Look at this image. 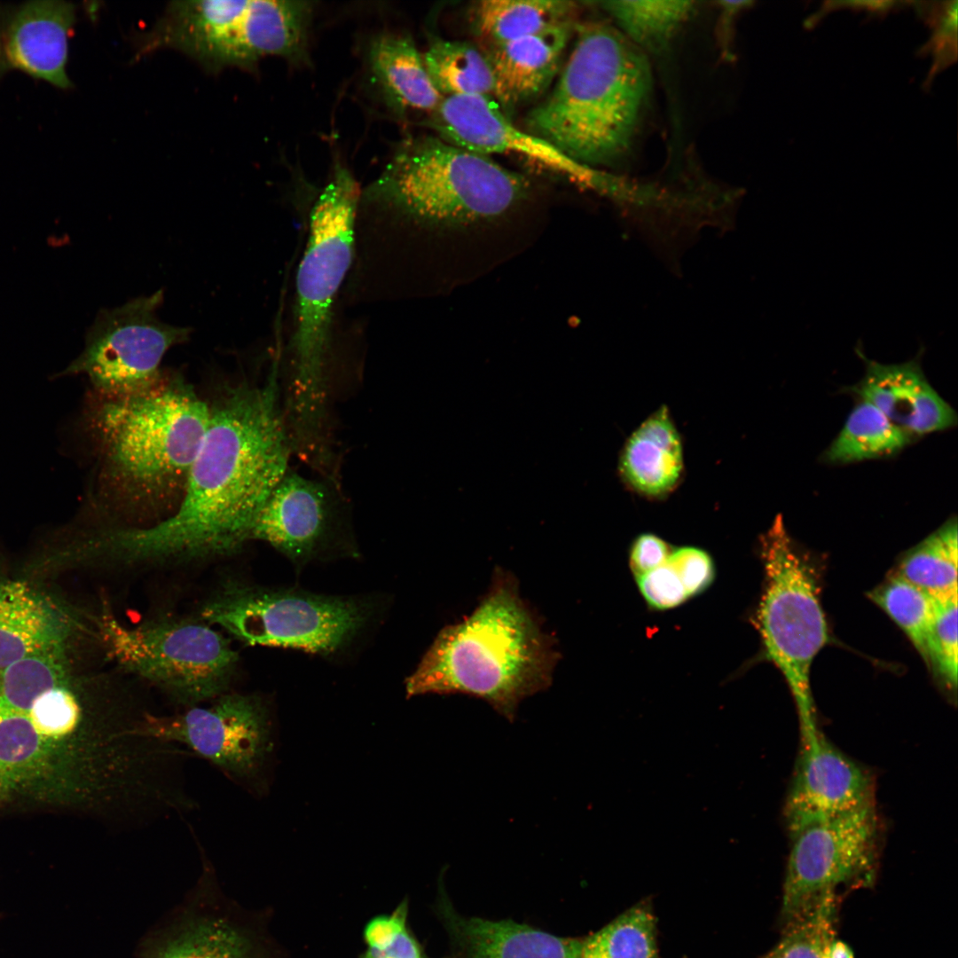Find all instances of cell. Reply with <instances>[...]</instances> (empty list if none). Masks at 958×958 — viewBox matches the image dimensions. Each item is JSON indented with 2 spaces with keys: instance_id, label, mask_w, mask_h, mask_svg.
Masks as SVG:
<instances>
[{
  "instance_id": "obj_44",
  "label": "cell",
  "mask_w": 958,
  "mask_h": 958,
  "mask_svg": "<svg viewBox=\"0 0 958 958\" xmlns=\"http://www.w3.org/2000/svg\"><path fill=\"white\" fill-rule=\"evenodd\" d=\"M2 792H3V790H2L1 789H0V794H1Z\"/></svg>"
},
{
  "instance_id": "obj_2",
  "label": "cell",
  "mask_w": 958,
  "mask_h": 958,
  "mask_svg": "<svg viewBox=\"0 0 958 958\" xmlns=\"http://www.w3.org/2000/svg\"><path fill=\"white\" fill-rule=\"evenodd\" d=\"M559 658L515 577L498 569L473 612L439 632L407 678L406 695L477 697L512 722L522 701L550 687Z\"/></svg>"
},
{
  "instance_id": "obj_14",
  "label": "cell",
  "mask_w": 958,
  "mask_h": 958,
  "mask_svg": "<svg viewBox=\"0 0 958 958\" xmlns=\"http://www.w3.org/2000/svg\"><path fill=\"white\" fill-rule=\"evenodd\" d=\"M800 751L786 803L789 834L876 805L871 773L834 747L817 721L800 724Z\"/></svg>"
},
{
  "instance_id": "obj_40",
  "label": "cell",
  "mask_w": 958,
  "mask_h": 958,
  "mask_svg": "<svg viewBox=\"0 0 958 958\" xmlns=\"http://www.w3.org/2000/svg\"><path fill=\"white\" fill-rule=\"evenodd\" d=\"M666 542L653 534H641L632 543L631 568L636 577L664 564L670 554Z\"/></svg>"
},
{
  "instance_id": "obj_45",
  "label": "cell",
  "mask_w": 958,
  "mask_h": 958,
  "mask_svg": "<svg viewBox=\"0 0 958 958\" xmlns=\"http://www.w3.org/2000/svg\"><path fill=\"white\" fill-rule=\"evenodd\" d=\"M425 958H429V957H428V956L426 955V957H425Z\"/></svg>"
},
{
  "instance_id": "obj_19",
  "label": "cell",
  "mask_w": 958,
  "mask_h": 958,
  "mask_svg": "<svg viewBox=\"0 0 958 958\" xmlns=\"http://www.w3.org/2000/svg\"><path fill=\"white\" fill-rule=\"evenodd\" d=\"M436 903L452 946L450 958H581L582 938L552 935L511 920L460 915L439 884Z\"/></svg>"
},
{
  "instance_id": "obj_30",
  "label": "cell",
  "mask_w": 958,
  "mask_h": 958,
  "mask_svg": "<svg viewBox=\"0 0 958 958\" xmlns=\"http://www.w3.org/2000/svg\"><path fill=\"white\" fill-rule=\"evenodd\" d=\"M656 921L648 902H640L584 938L581 958H659Z\"/></svg>"
},
{
  "instance_id": "obj_9",
  "label": "cell",
  "mask_w": 958,
  "mask_h": 958,
  "mask_svg": "<svg viewBox=\"0 0 958 958\" xmlns=\"http://www.w3.org/2000/svg\"><path fill=\"white\" fill-rule=\"evenodd\" d=\"M99 629L116 664L179 704L199 705L227 692L238 655L206 622L161 621L131 627L105 611Z\"/></svg>"
},
{
  "instance_id": "obj_4",
  "label": "cell",
  "mask_w": 958,
  "mask_h": 958,
  "mask_svg": "<svg viewBox=\"0 0 958 958\" xmlns=\"http://www.w3.org/2000/svg\"><path fill=\"white\" fill-rule=\"evenodd\" d=\"M576 40L546 99L527 115L528 131L585 166L626 153L651 90L639 48L608 25L575 27Z\"/></svg>"
},
{
  "instance_id": "obj_5",
  "label": "cell",
  "mask_w": 958,
  "mask_h": 958,
  "mask_svg": "<svg viewBox=\"0 0 958 958\" xmlns=\"http://www.w3.org/2000/svg\"><path fill=\"white\" fill-rule=\"evenodd\" d=\"M358 186L338 167L311 212L310 236L296 279L293 369L282 402L287 428L302 441L331 431L326 358L333 304L353 255Z\"/></svg>"
},
{
  "instance_id": "obj_32",
  "label": "cell",
  "mask_w": 958,
  "mask_h": 958,
  "mask_svg": "<svg viewBox=\"0 0 958 958\" xmlns=\"http://www.w3.org/2000/svg\"><path fill=\"white\" fill-rule=\"evenodd\" d=\"M604 8L636 43L656 48L669 40L693 11L688 1H608Z\"/></svg>"
},
{
  "instance_id": "obj_34",
  "label": "cell",
  "mask_w": 958,
  "mask_h": 958,
  "mask_svg": "<svg viewBox=\"0 0 958 958\" xmlns=\"http://www.w3.org/2000/svg\"><path fill=\"white\" fill-rule=\"evenodd\" d=\"M159 958H255L250 940L221 922H208L183 932Z\"/></svg>"
},
{
  "instance_id": "obj_24",
  "label": "cell",
  "mask_w": 958,
  "mask_h": 958,
  "mask_svg": "<svg viewBox=\"0 0 958 958\" xmlns=\"http://www.w3.org/2000/svg\"><path fill=\"white\" fill-rule=\"evenodd\" d=\"M54 742L40 734L27 713L0 700V789L29 785L50 773Z\"/></svg>"
},
{
  "instance_id": "obj_36",
  "label": "cell",
  "mask_w": 958,
  "mask_h": 958,
  "mask_svg": "<svg viewBox=\"0 0 958 958\" xmlns=\"http://www.w3.org/2000/svg\"><path fill=\"white\" fill-rule=\"evenodd\" d=\"M957 593L932 597L934 618L926 664L950 692L957 687Z\"/></svg>"
},
{
  "instance_id": "obj_21",
  "label": "cell",
  "mask_w": 958,
  "mask_h": 958,
  "mask_svg": "<svg viewBox=\"0 0 958 958\" xmlns=\"http://www.w3.org/2000/svg\"><path fill=\"white\" fill-rule=\"evenodd\" d=\"M72 621L27 583L0 579V670L35 652L66 645Z\"/></svg>"
},
{
  "instance_id": "obj_11",
  "label": "cell",
  "mask_w": 958,
  "mask_h": 958,
  "mask_svg": "<svg viewBox=\"0 0 958 958\" xmlns=\"http://www.w3.org/2000/svg\"><path fill=\"white\" fill-rule=\"evenodd\" d=\"M781 924L801 917L842 887L870 886L876 877L880 824L876 805L822 820L790 835Z\"/></svg>"
},
{
  "instance_id": "obj_3",
  "label": "cell",
  "mask_w": 958,
  "mask_h": 958,
  "mask_svg": "<svg viewBox=\"0 0 958 958\" xmlns=\"http://www.w3.org/2000/svg\"><path fill=\"white\" fill-rule=\"evenodd\" d=\"M209 414V404L177 375L163 374L131 396L94 394L83 420L97 452L101 491L127 508L177 504Z\"/></svg>"
},
{
  "instance_id": "obj_8",
  "label": "cell",
  "mask_w": 958,
  "mask_h": 958,
  "mask_svg": "<svg viewBox=\"0 0 958 958\" xmlns=\"http://www.w3.org/2000/svg\"><path fill=\"white\" fill-rule=\"evenodd\" d=\"M371 612L367 602L353 598L233 584L208 601L200 615L251 646L328 655L347 646Z\"/></svg>"
},
{
  "instance_id": "obj_39",
  "label": "cell",
  "mask_w": 958,
  "mask_h": 958,
  "mask_svg": "<svg viewBox=\"0 0 958 958\" xmlns=\"http://www.w3.org/2000/svg\"><path fill=\"white\" fill-rule=\"evenodd\" d=\"M408 902L402 901L389 915H379L365 925L363 938L367 948L383 949L407 928Z\"/></svg>"
},
{
  "instance_id": "obj_23",
  "label": "cell",
  "mask_w": 958,
  "mask_h": 958,
  "mask_svg": "<svg viewBox=\"0 0 958 958\" xmlns=\"http://www.w3.org/2000/svg\"><path fill=\"white\" fill-rule=\"evenodd\" d=\"M368 65L385 103L398 114L434 113L444 99L409 36L392 33L376 36L369 47Z\"/></svg>"
},
{
  "instance_id": "obj_22",
  "label": "cell",
  "mask_w": 958,
  "mask_h": 958,
  "mask_svg": "<svg viewBox=\"0 0 958 958\" xmlns=\"http://www.w3.org/2000/svg\"><path fill=\"white\" fill-rule=\"evenodd\" d=\"M682 470L680 436L667 408L663 406L627 439L620 453L618 472L633 491L656 498L673 490Z\"/></svg>"
},
{
  "instance_id": "obj_12",
  "label": "cell",
  "mask_w": 958,
  "mask_h": 958,
  "mask_svg": "<svg viewBox=\"0 0 958 958\" xmlns=\"http://www.w3.org/2000/svg\"><path fill=\"white\" fill-rule=\"evenodd\" d=\"M162 299L158 291L100 311L87 332L82 352L59 375H85L94 394L104 397L131 396L153 387L164 374L160 365L165 353L191 333L158 318Z\"/></svg>"
},
{
  "instance_id": "obj_38",
  "label": "cell",
  "mask_w": 958,
  "mask_h": 958,
  "mask_svg": "<svg viewBox=\"0 0 958 958\" xmlns=\"http://www.w3.org/2000/svg\"><path fill=\"white\" fill-rule=\"evenodd\" d=\"M667 561L678 574L688 598L707 588L714 577L712 561L700 548H678L671 553Z\"/></svg>"
},
{
  "instance_id": "obj_41",
  "label": "cell",
  "mask_w": 958,
  "mask_h": 958,
  "mask_svg": "<svg viewBox=\"0 0 958 958\" xmlns=\"http://www.w3.org/2000/svg\"><path fill=\"white\" fill-rule=\"evenodd\" d=\"M898 2L892 1H860V2H842V1H827L825 2L819 12L813 15L806 21L807 27H811L823 18V15L829 12L839 9L841 7L850 8L852 10L867 11L877 15H883L888 13L891 10L895 8Z\"/></svg>"
},
{
  "instance_id": "obj_25",
  "label": "cell",
  "mask_w": 958,
  "mask_h": 958,
  "mask_svg": "<svg viewBox=\"0 0 958 958\" xmlns=\"http://www.w3.org/2000/svg\"><path fill=\"white\" fill-rule=\"evenodd\" d=\"M575 9L569 1L483 0L475 7L474 20L487 48L569 21Z\"/></svg>"
},
{
  "instance_id": "obj_37",
  "label": "cell",
  "mask_w": 958,
  "mask_h": 958,
  "mask_svg": "<svg viewBox=\"0 0 958 958\" xmlns=\"http://www.w3.org/2000/svg\"><path fill=\"white\" fill-rule=\"evenodd\" d=\"M636 579L640 593L655 609H671L688 598L678 574L668 561Z\"/></svg>"
},
{
  "instance_id": "obj_35",
  "label": "cell",
  "mask_w": 958,
  "mask_h": 958,
  "mask_svg": "<svg viewBox=\"0 0 958 958\" xmlns=\"http://www.w3.org/2000/svg\"><path fill=\"white\" fill-rule=\"evenodd\" d=\"M917 9L923 21L931 29L929 40L919 49L922 57L930 55L932 65L923 82L930 90L935 77L956 62L958 2H917Z\"/></svg>"
},
{
  "instance_id": "obj_27",
  "label": "cell",
  "mask_w": 958,
  "mask_h": 958,
  "mask_svg": "<svg viewBox=\"0 0 958 958\" xmlns=\"http://www.w3.org/2000/svg\"><path fill=\"white\" fill-rule=\"evenodd\" d=\"M911 436L890 421L875 405L861 400L849 414L825 456L835 463L887 456L904 448Z\"/></svg>"
},
{
  "instance_id": "obj_29",
  "label": "cell",
  "mask_w": 958,
  "mask_h": 958,
  "mask_svg": "<svg viewBox=\"0 0 958 958\" xmlns=\"http://www.w3.org/2000/svg\"><path fill=\"white\" fill-rule=\"evenodd\" d=\"M69 685L66 645L27 655L0 670V700L26 713L44 693Z\"/></svg>"
},
{
  "instance_id": "obj_20",
  "label": "cell",
  "mask_w": 958,
  "mask_h": 958,
  "mask_svg": "<svg viewBox=\"0 0 958 958\" xmlns=\"http://www.w3.org/2000/svg\"><path fill=\"white\" fill-rule=\"evenodd\" d=\"M574 27L569 20L484 48L494 75L496 103L511 109L542 94L560 68Z\"/></svg>"
},
{
  "instance_id": "obj_16",
  "label": "cell",
  "mask_w": 958,
  "mask_h": 958,
  "mask_svg": "<svg viewBox=\"0 0 958 958\" xmlns=\"http://www.w3.org/2000/svg\"><path fill=\"white\" fill-rule=\"evenodd\" d=\"M345 506L339 483L288 469L256 516L249 540L267 542L290 560L303 562L333 535Z\"/></svg>"
},
{
  "instance_id": "obj_17",
  "label": "cell",
  "mask_w": 958,
  "mask_h": 958,
  "mask_svg": "<svg viewBox=\"0 0 958 958\" xmlns=\"http://www.w3.org/2000/svg\"><path fill=\"white\" fill-rule=\"evenodd\" d=\"M865 365L853 392L875 405L894 425L910 436L945 430L957 420L954 410L927 381L920 357L899 364L869 359L856 348Z\"/></svg>"
},
{
  "instance_id": "obj_18",
  "label": "cell",
  "mask_w": 958,
  "mask_h": 958,
  "mask_svg": "<svg viewBox=\"0 0 958 958\" xmlns=\"http://www.w3.org/2000/svg\"><path fill=\"white\" fill-rule=\"evenodd\" d=\"M75 7L64 1H32L17 8L3 30L7 67L67 89V43Z\"/></svg>"
},
{
  "instance_id": "obj_1",
  "label": "cell",
  "mask_w": 958,
  "mask_h": 958,
  "mask_svg": "<svg viewBox=\"0 0 958 958\" xmlns=\"http://www.w3.org/2000/svg\"><path fill=\"white\" fill-rule=\"evenodd\" d=\"M208 429L176 510L149 527L109 530L84 541L87 559L122 563L192 560L234 552L287 472L293 453L278 369L239 383L209 404Z\"/></svg>"
},
{
  "instance_id": "obj_42",
  "label": "cell",
  "mask_w": 958,
  "mask_h": 958,
  "mask_svg": "<svg viewBox=\"0 0 958 958\" xmlns=\"http://www.w3.org/2000/svg\"><path fill=\"white\" fill-rule=\"evenodd\" d=\"M361 958H421L416 943L405 936H398L383 949L367 948Z\"/></svg>"
},
{
  "instance_id": "obj_10",
  "label": "cell",
  "mask_w": 958,
  "mask_h": 958,
  "mask_svg": "<svg viewBox=\"0 0 958 958\" xmlns=\"http://www.w3.org/2000/svg\"><path fill=\"white\" fill-rule=\"evenodd\" d=\"M285 42L284 21L271 0L175 1L145 35L141 51L170 47L216 72L279 56Z\"/></svg>"
},
{
  "instance_id": "obj_31",
  "label": "cell",
  "mask_w": 958,
  "mask_h": 958,
  "mask_svg": "<svg viewBox=\"0 0 958 958\" xmlns=\"http://www.w3.org/2000/svg\"><path fill=\"white\" fill-rule=\"evenodd\" d=\"M868 597L904 632L926 664L934 618L933 598L898 574L869 592Z\"/></svg>"
},
{
  "instance_id": "obj_6",
  "label": "cell",
  "mask_w": 958,
  "mask_h": 958,
  "mask_svg": "<svg viewBox=\"0 0 958 958\" xmlns=\"http://www.w3.org/2000/svg\"><path fill=\"white\" fill-rule=\"evenodd\" d=\"M528 187L488 155L422 136L399 144L366 194L420 220L464 226L502 216Z\"/></svg>"
},
{
  "instance_id": "obj_28",
  "label": "cell",
  "mask_w": 958,
  "mask_h": 958,
  "mask_svg": "<svg viewBox=\"0 0 958 958\" xmlns=\"http://www.w3.org/2000/svg\"><path fill=\"white\" fill-rule=\"evenodd\" d=\"M957 522L948 520L905 555L898 575L931 597L957 593Z\"/></svg>"
},
{
  "instance_id": "obj_26",
  "label": "cell",
  "mask_w": 958,
  "mask_h": 958,
  "mask_svg": "<svg viewBox=\"0 0 958 958\" xmlns=\"http://www.w3.org/2000/svg\"><path fill=\"white\" fill-rule=\"evenodd\" d=\"M422 59L431 81L444 98H494V75L483 49L466 41L436 39Z\"/></svg>"
},
{
  "instance_id": "obj_7",
  "label": "cell",
  "mask_w": 958,
  "mask_h": 958,
  "mask_svg": "<svg viewBox=\"0 0 958 958\" xmlns=\"http://www.w3.org/2000/svg\"><path fill=\"white\" fill-rule=\"evenodd\" d=\"M760 546L765 588L756 619L765 653L783 675L799 722L815 720L811 670L829 641L818 575L781 515L762 536Z\"/></svg>"
},
{
  "instance_id": "obj_33",
  "label": "cell",
  "mask_w": 958,
  "mask_h": 958,
  "mask_svg": "<svg viewBox=\"0 0 958 958\" xmlns=\"http://www.w3.org/2000/svg\"><path fill=\"white\" fill-rule=\"evenodd\" d=\"M837 898L824 900L783 926L782 937L763 958H831Z\"/></svg>"
},
{
  "instance_id": "obj_13",
  "label": "cell",
  "mask_w": 958,
  "mask_h": 958,
  "mask_svg": "<svg viewBox=\"0 0 958 958\" xmlns=\"http://www.w3.org/2000/svg\"><path fill=\"white\" fill-rule=\"evenodd\" d=\"M211 701L175 715L151 713L148 730L207 760L251 793L262 795L273 749L269 709L255 695L226 692Z\"/></svg>"
},
{
  "instance_id": "obj_43",
  "label": "cell",
  "mask_w": 958,
  "mask_h": 958,
  "mask_svg": "<svg viewBox=\"0 0 958 958\" xmlns=\"http://www.w3.org/2000/svg\"><path fill=\"white\" fill-rule=\"evenodd\" d=\"M6 67H7V65H6V62H5V59H4V54L3 30L1 31V29H0V71H3Z\"/></svg>"
},
{
  "instance_id": "obj_15",
  "label": "cell",
  "mask_w": 958,
  "mask_h": 958,
  "mask_svg": "<svg viewBox=\"0 0 958 958\" xmlns=\"http://www.w3.org/2000/svg\"><path fill=\"white\" fill-rule=\"evenodd\" d=\"M432 123L441 138L475 153L514 154L582 185H597L601 178L593 168L514 125L497 103L485 97L444 98Z\"/></svg>"
}]
</instances>
